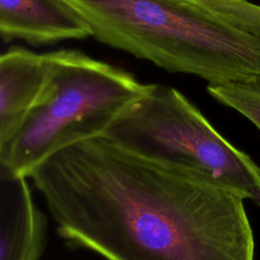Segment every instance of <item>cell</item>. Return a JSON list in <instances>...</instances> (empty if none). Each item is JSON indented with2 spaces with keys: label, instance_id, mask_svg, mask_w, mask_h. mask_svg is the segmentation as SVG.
Here are the masks:
<instances>
[{
  "label": "cell",
  "instance_id": "1",
  "mask_svg": "<svg viewBox=\"0 0 260 260\" xmlns=\"http://www.w3.org/2000/svg\"><path fill=\"white\" fill-rule=\"evenodd\" d=\"M29 178L60 237L106 260H254L241 192L105 136L54 153Z\"/></svg>",
  "mask_w": 260,
  "mask_h": 260
},
{
  "label": "cell",
  "instance_id": "2",
  "mask_svg": "<svg viewBox=\"0 0 260 260\" xmlns=\"http://www.w3.org/2000/svg\"><path fill=\"white\" fill-rule=\"evenodd\" d=\"M92 37L208 84L260 80V5L248 0H64Z\"/></svg>",
  "mask_w": 260,
  "mask_h": 260
},
{
  "label": "cell",
  "instance_id": "3",
  "mask_svg": "<svg viewBox=\"0 0 260 260\" xmlns=\"http://www.w3.org/2000/svg\"><path fill=\"white\" fill-rule=\"evenodd\" d=\"M49 79L21 128L0 144V175L29 178L54 153L103 136L149 84L77 50L46 53Z\"/></svg>",
  "mask_w": 260,
  "mask_h": 260
},
{
  "label": "cell",
  "instance_id": "4",
  "mask_svg": "<svg viewBox=\"0 0 260 260\" xmlns=\"http://www.w3.org/2000/svg\"><path fill=\"white\" fill-rule=\"evenodd\" d=\"M146 158L209 177L245 198L260 195V168L178 89L149 84L103 135Z\"/></svg>",
  "mask_w": 260,
  "mask_h": 260
},
{
  "label": "cell",
  "instance_id": "5",
  "mask_svg": "<svg viewBox=\"0 0 260 260\" xmlns=\"http://www.w3.org/2000/svg\"><path fill=\"white\" fill-rule=\"evenodd\" d=\"M0 35L4 42L22 40L34 46L92 37L64 0H0Z\"/></svg>",
  "mask_w": 260,
  "mask_h": 260
},
{
  "label": "cell",
  "instance_id": "6",
  "mask_svg": "<svg viewBox=\"0 0 260 260\" xmlns=\"http://www.w3.org/2000/svg\"><path fill=\"white\" fill-rule=\"evenodd\" d=\"M49 79L46 54L12 47L0 56V144L22 126Z\"/></svg>",
  "mask_w": 260,
  "mask_h": 260
},
{
  "label": "cell",
  "instance_id": "7",
  "mask_svg": "<svg viewBox=\"0 0 260 260\" xmlns=\"http://www.w3.org/2000/svg\"><path fill=\"white\" fill-rule=\"evenodd\" d=\"M46 229L26 178L0 175V260H40Z\"/></svg>",
  "mask_w": 260,
  "mask_h": 260
},
{
  "label": "cell",
  "instance_id": "8",
  "mask_svg": "<svg viewBox=\"0 0 260 260\" xmlns=\"http://www.w3.org/2000/svg\"><path fill=\"white\" fill-rule=\"evenodd\" d=\"M207 91L214 100L236 110L260 130V80L208 84Z\"/></svg>",
  "mask_w": 260,
  "mask_h": 260
},
{
  "label": "cell",
  "instance_id": "9",
  "mask_svg": "<svg viewBox=\"0 0 260 260\" xmlns=\"http://www.w3.org/2000/svg\"><path fill=\"white\" fill-rule=\"evenodd\" d=\"M253 201H254V202H255L257 205H259V206H260V195H259V196H258L256 199H254Z\"/></svg>",
  "mask_w": 260,
  "mask_h": 260
}]
</instances>
